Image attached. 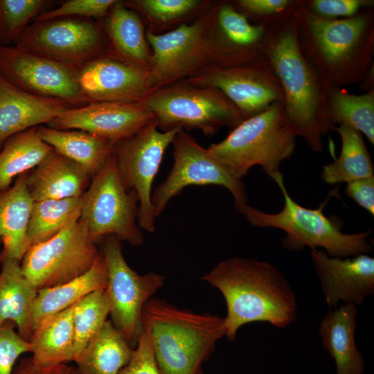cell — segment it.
Wrapping results in <instances>:
<instances>
[{
  "instance_id": "obj_1",
  "label": "cell",
  "mask_w": 374,
  "mask_h": 374,
  "mask_svg": "<svg viewBox=\"0 0 374 374\" xmlns=\"http://www.w3.org/2000/svg\"><path fill=\"white\" fill-rule=\"evenodd\" d=\"M202 278L224 299L225 336L231 341L247 323L265 322L283 329L297 319L296 294L286 277L269 262L232 257L218 262Z\"/></svg>"
},
{
  "instance_id": "obj_2",
  "label": "cell",
  "mask_w": 374,
  "mask_h": 374,
  "mask_svg": "<svg viewBox=\"0 0 374 374\" xmlns=\"http://www.w3.org/2000/svg\"><path fill=\"white\" fill-rule=\"evenodd\" d=\"M302 3L295 14L298 40L305 57L327 87L360 83L374 66V8L355 16L326 19Z\"/></svg>"
},
{
  "instance_id": "obj_3",
  "label": "cell",
  "mask_w": 374,
  "mask_h": 374,
  "mask_svg": "<svg viewBox=\"0 0 374 374\" xmlns=\"http://www.w3.org/2000/svg\"><path fill=\"white\" fill-rule=\"evenodd\" d=\"M265 58L281 85L285 118L296 136L314 152L323 148L322 136L335 131L327 108V88L300 48L294 17L274 30Z\"/></svg>"
},
{
  "instance_id": "obj_4",
  "label": "cell",
  "mask_w": 374,
  "mask_h": 374,
  "mask_svg": "<svg viewBox=\"0 0 374 374\" xmlns=\"http://www.w3.org/2000/svg\"><path fill=\"white\" fill-rule=\"evenodd\" d=\"M141 325L160 374H200L226 333L224 317L153 297L143 308Z\"/></svg>"
},
{
  "instance_id": "obj_5",
  "label": "cell",
  "mask_w": 374,
  "mask_h": 374,
  "mask_svg": "<svg viewBox=\"0 0 374 374\" xmlns=\"http://www.w3.org/2000/svg\"><path fill=\"white\" fill-rule=\"evenodd\" d=\"M284 197L283 208L278 213H267L248 206L242 215L253 226L272 227L286 233L282 245L290 251L321 248L329 256L346 258L368 254L372 250L368 238L372 229L357 233L342 232L344 223L338 217L326 216L323 208L330 196L317 208L299 204L287 192L283 176L274 181Z\"/></svg>"
},
{
  "instance_id": "obj_6",
  "label": "cell",
  "mask_w": 374,
  "mask_h": 374,
  "mask_svg": "<svg viewBox=\"0 0 374 374\" xmlns=\"http://www.w3.org/2000/svg\"><path fill=\"white\" fill-rule=\"evenodd\" d=\"M296 138L286 120L283 103L276 102L244 120L225 139L208 149L238 179H242L253 166H259L276 181L283 176L281 163L294 152Z\"/></svg>"
},
{
  "instance_id": "obj_7",
  "label": "cell",
  "mask_w": 374,
  "mask_h": 374,
  "mask_svg": "<svg viewBox=\"0 0 374 374\" xmlns=\"http://www.w3.org/2000/svg\"><path fill=\"white\" fill-rule=\"evenodd\" d=\"M152 48L150 71L155 89L190 77L208 66L247 64L217 36L213 8L191 24H181L170 32L146 33Z\"/></svg>"
},
{
  "instance_id": "obj_8",
  "label": "cell",
  "mask_w": 374,
  "mask_h": 374,
  "mask_svg": "<svg viewBox=\"0 0 374 374\" xmlns=\"http://www.w3.org/2000/svg\"><path fill=\"white\" fill-rule=\"evenodd\" d=\"M142 102L163 131L179 127L212 135L222 127L232 130L244 120L220 90L196 86L187 80L158 88Z\"/></svg>"
},
{
  "instance_id": "obj_9",
  "label": "cell",
  "mask_w": 374,
  "mask_h": 374,
  "mask_svg": "<svg viewBox=\"0 0 374 374\" xmlns=\"http://www.w3.org/2000/svg\"><path fill=\"white\" fill-rule=\"evenodd\" d=\"M81 199L80 219L94 242L112 235L132 246L143 244L144 235L136 223L138 198L124 186L113 152Z\"/></svg>"
},
{
  "instance_id": "obj_10",
  "label": "cell",
  "mask_w": 374,
  "mask_h": 374,
  "mask_svg": "<svg viewBox=\"0 0 374 374\" xmlns=\"http://www.w3.org/2000/svg\"><path fill=\"white\" fill-rule=\"evenodd\" d=\"M99 253L80 218L47 240L32 244L20 262L21 269L39 291L82 276L92 267Z\"/></svg>"
},
{
  "instance_id": "obj_11",
  "label": "cell",
  "mask_w": 374,
  "mask_h": 374,
  "mask_svg": "<svg viewBox=\"0 0 374 374\" xmlns=\"http://www.w3.org/2000/svg\"><path fill=\"white\" fill-rule=\"evenodd\" d=\"M13 45L76 68L110 53L100 20L72 17L34 20Z\"/></svg>"
},
{
  "instance_id": "obj_12",
  "label": "cell",
  "mask_w": 374,
  "mask_h": 374,
  "mask_svg": "<svg viewBox=\"0 0 374 374\" xmlns=\"http://www.w3.org/2000/svg\"><path fill=\"white\" fill-rule=\"evenodd\" d=\"M174 163L167 178L154 189V215H161L168 202L190 185L215 184L226 188L232 195L235 209L242 214L248 207L245 185L208 148L200 145L184 130L173 139Z\"/></svg>"
},
{
  "instance_id": "obj_13",
  "label": "cell",
  "mask_w": 374,
  "mask_h": 374,
  "mask_svg": "<svg viewBox=\"0 0 374 374\" xmlns=\"http://www.w3.org/2000/svg\"><path fill=\"white\" fill-rule=\"evenodd\" d=\"M100 249L107 271L105 288L110 301L111 321L134 348L141 334L143 308L164 285L165 277L154 271L141 275L126 262L121 241L105 237Z\"/></svg>"
},
{
  "instance_id": "obj_14",
  "label": "cell",
  "mask_w": 374,
  "mask_h": 374,
  "mask_svg": "<svg viewBox=\"0 0 374 374\" xmlns=\"http://www.w3.org/2000/svg\"><path fill=\"white\" fill-rule=\"evenodd\" d=\"M182 128L161 132L154 121L133 136L114 145V155L122 182L136 193L139 201L137 222L140 229L153 233L155 219L152 186L167 147Z\"/></svg>"
},
{
  "instance_id": "obj_15",
  "label": "cell",
  "mask_w": 374,
  "mask_h": 374,
  "mask_svg": "<svg viewBox=\"0 0 374 374\" xmlns=\"http://www.w3.org/2000/svg\"><path fill=\"white\" fill-rule=\"evenodd\" d=\"M78 71L79 68L16 46L0 45V75L28 93L60 99L72 107L86 105Z\"/></svg>"
},
{
  "instance_id": "obj_16",
  "label": "cell",
  "mask_w": 374,
  "mask_h": 374,
  "mask_svg": "<svg viewBox=\"0 0 374 374\" xmlns=\"http://www.w3.org/2000/svg\"><path fill=\"white\" fill-rule=\"evenodd\" d=\"M187 80L220 90L241 112L244 120L266 110L271 104L284 103L280 82L265 58L227 66H208Z\"/></svg>"
},
{
  "instance_id": "obj_17",
  "label": "cell",
  "mask_w": 374,
  "mask_h": 374,
  "mask_svg": "<svg viewBox=\"0 0 374 374\" xmlns=\"http://www.w3.org/2000/svg\"><path fill=\"white\" fill-rule=\"evenodd\" d=\"M78 82L88 104L142 102L155 90L149 69L126 62L111 53L79 68Z\"/></svg>"
},
{
  "instance_id": "obj_18",
  "label": "cell",
  "mask_w": 374,
  "mask_h": 374,
  "mask_svg": "<svg viewBox=\"0 0 374 374\" xmlns=\"http://www.w3.org/2000/svg\"><path fill=\"white\" fill-rule=\"evenodd\" d=\"M152 121V114L143 102H100L71 107L46 126L85 131L116 144L133 136Z\"/></svg>"
},
{
  "instance_id": "obj_19",
  "label": "cell",
  "mask_w": 374,
  "mask_h": 374,
  "mask_svg": "<svg viewBox=\"0 0 374 374\" xmlns=\"http://www.w3.org/2000/svg\"><path fill=\"white\" fill-rule=\"evenodd\" d=\"M310 258L330 310L339 303L361 305L374 294V258L368 254L338 258L312 249Z\"/></svg>"
},
{
  "instance_id": "obj_20",
  "label": "cell",
  "mask_w": 374,
  "mask_h": 374,
  "mask_svg": "<svg viewBox=\"0 0 374 374\" xmlns=\"http://www.w3.org/2000/svg\"><path fill=\"white\" fill-rule=\"evenodd\" d=\"M71 107L60 99L25 92L0 75V150L10 137L47 125Z\"/></svg>"
},
{
  "instance_id": "obj_21",
  "label": "cell",
  "mask_w": 374,
  "mask_h": 374,
  "mask_svg": "<svg viewBox=\"0 0 374 374\" xmlns=\"http://www.w3.org/2000/svg\"><path fill=\"white\" fill-rule=\"evenodd\" d=\"M91 180L87 170L53 149L26 173V185L35 202L80 197Z\"/></svg>"
},
{
  "instance_id": "obj_22",
  "label": "cell",
  "mask_w": 374,
  "mask_h": 374,
  "mask_svg": "<svg viewBox=\"0 0 374 374\" xmlns=\"http://www.w3.org/2000/svg\"><path fill=\"white\" fill-rule=\"evenodd\" d=\"M357 314V305L341 304L320 321L321 344L335 361L336 374H364L366 362L355 343Z\"/></svg>"
},
{
  "instance_id": "obj_23",
  "label": "cell",
  "mask_w": 374,
  "mask_h": 374,
  "mask_svg": "<svg viewBox=\"0 0 374 374\" xmlns=\"http://www.w3.org/2000/svg\"><path fill=\"white\" fill-rule=\"evenodd\" d=\"M27 172L0 191V244H3L0 260L11 258L21 262L30 246L27 232L35 201L27 188Z\"/></svg>"
},
{
  "instance_id": "obj_24",
  "label": "cell",
  "mask_w": 374,
  "mask_h": 374,
  "mask_svg": "<svg viewBox=\"0 0 374 374\" xmlns=\"http://www.w3.org/2000/svg\"><path fill=\"white\" fill-rule=\"evenodd\" d=\"M100 21L112 55L150 70L152 52L143 22L134 10L116 1Z\"/></svg>"
},
{
  "instance_id": "obj_25",
  "label": "cell",
  "mask_w": 374,
  "mask_h": 374,
  "mask_svg": "<svg viewBox=\"0 0 374 374\" xmlns=\"http://www.w3.org/2000/svg\"><path fill=\"white\" fill-rule=\"evenodd\" d=\"M0 262V326L14 323L18 334L29 341L31 309L38 291L24 275L19 261L4 258Z\"/></svg>"
},
{
  "instance_id": "obj_26",
  "label": "cell",
  "mask_w": 374,
  "mask_h": 374,
  "mask_svg": "<svg viewBox=\"0 0 374 374\" xmlns=\"http://www.w3.org/2000/svg\"><path fill=\"white\" fill-rule=\"evenodd\" d=\"M107 284V268L100 251L92 267L82 276L37 292L31 309L33 332L47 318L69 308L91 292L105 289Z\"/></svg>"
},
{
  "instance_id": "obj_27",
  "label": "cell",
  "mask_w": 374,
  "mask_h": 374,
  "mask_svg": "<svg viewBox=\"0 0 374 374\" xmlns=\"http://www.w3.org/2000/svg\"><path fill=\"white\" fill-rule=\"evenodd\" d=\"M37 132L44 142L83 167L91 179L103 169L115 145L80 130H56L42 125Z\"/></svg>"
},
{
  "instance_id": "obj_28",
  "label": "cell",
  "mask_w": 374,
  "mask_h": 374,
  "mask_svg": "<svg viewBox=\"0 0 374 374\" xmlns=\"http://www.w3.org/2000/svg\"><path fill=\"white\" fill-rule=\"evenodd\" d=\"M213 18L217 34L227 47L253 61L265 59L272 30L250 22L232 3L214 6Z\"/></svg>"
},
{
  "instance_id": "obj_29",
  "label": "cell",
  "mask_w": 374,
  "mask_h": 374,
  "mask_svg": "<svg viewBox=\"0 0 374 374\" xmlns=\"http://www.w3.org/2000/svg\"><path fill=\"white\" fill-rule=\"evenodd\" d=\"M73 308L47 318L33 330L28 341L35 366L46 368L74 361Z\"/></svg>"
},
{
  "instance_id": "obj_30",
  "label": "cell",
  "mask_w": 374,
  "mask_h": 374,
  "mask_svg": "<svg viewBox=\"0 0 374 374\" xmlns=\"http://www.w3.org/2000/svg\"><path fill=\"white\" fill-rule=\"evenodd\" d=\"M134 348L107 320L75 362L78 374H119L130 362Z\"/></svg>"
},
{
  "instance_id": "obj_31",
  "label": "cell",
  "mask_w": 374,
  "mask_h": 374,
  "mask_svg": "<svg viewBox=\"0 0 374 374\" xmlns=\"http://www.w3.org/2000/svg\"><path fill=\"white\" fill-rule=\"evenodd\" d=\"M335 131L341 140L339 157L322 168L321 179L328 184L374 176L373 163L362 134L346 125H338Z\"/></svg>"
},
{
  "instance_id": "obj_32",
  "label": "cell",
  "mask_w": 374,
  "mask_h": 374,
  "mask_svg": "<svg viewBox=\"0 0 374 374\" xmlns=\"http://www.w3.org/2000/svg\"><path fill=\"white\" fill-rule=\"evenodd\" d=\"M52 149L40 138L37 127L7 139L0 150V191L37 166Z\"/></svg>"
},
{
  "instance_id": "obj_33",
  "label": "cell",
  "mask_w": 374,
  "mask_h": 374,
  "mask_svg": "<svg viewBox=\"0 0 374 374\" xmlns=\"http://www.w3.org/2000/svg\"><path fill=\"white\" fill-rule=\"evenodd\" d=\"M327 108L331 122L346 125L364 134L374 143V89L360 95L344 87H328Z\"/></svg>"
},
{
  "instance_id": "obj_34",
  "label": "cell",
  "mask_w": 374,
  "mask_h": 374,
  "mask_svg": "<svg viewBox=\"0 0 374 374\" xmlns=\"http://www.w3.org/2000/svg\"><path fill=\"white\" fill-rule=\"evenodd\" d=\"M81 208V197L34 202L27 232L30 245L47 240L78 220Z\"/></svg>"
},
{
  "instance_id": "obj_35",
  "label": "cell",
  "mask_w": 374,
  "mask_h": 374,
  "mask_svg": "<svg viewBox=\"0 0 374 374\" xmlns=\"http://www.w3.org/2000/svg\"><path fill=\"white\" fill-rule=\"evenodd\" d=\"M110 308L105 289L93 291L73 305L74 362L106 322Z\"/></svg>"
},
{
  "instance_id": "obj_36",
  "label": "cell",
  "mask_w": 374,
  "mask_h": 374,
  "mask_svg": "<svg viewBox=\"0 0 374 374\" xmlns=\"http://www.w3.org/2000/svg\"><path fill=\"white\" fill-rule=\"evenodd\" d=\"M48 3L44 0H0V45L14 44L30 20L43 13Z\"/></svg>"
},
{
  "instance_id": "obj_37",
  "label": "cell",
  "mask_w": 374,
  "mask_h": 374,
  "mask_svg": "<svg viewBox=\"0 0 374 374\" xmlns=\"http://www.w3.org/2000/svg\"><path fill=\"white\" fill-rule=\"evenodd\" d=\"M303 0H238L232 3L251 23L276 30L292 20Z\"/></svg>"
},
{
  "instance_id": "obj_38",
  "label": "cell",
  "mask_w": 374,
  "mask_h": 374,
  "mask_svg": "<svg viewBox=\"0 0 374 374\" xmlns=\"http://www.w3.org/2000/svg\"><path fill=\"white\" fill-rule=\"evenodd\" d=\"M200 3L197 0H138L124 3L128 8L138 9L153 20L162 23L186 15Z\"/></svg>"
},
{
  "instance_id": "obj_39",
  "label": "cell",
  "mask_w": 374,
  "mask_h": 374,
  "mask_svg": "<svg viewBox=\"0 0 374 374\" xmlns=\"http://www.w3.org/2000/svg\"><path fill=\"white\" fill-rule=\"evenodd\" d=\"M114 0H68L59 7L44 11L34 20L72 17L100 20L107 14Z\"/></svg>"
},
{
  "instance_id": "obj_40",
  "label": "cell",
  "mask_w": 374,
  "mask_h": 374,
  "mask_svg": "<svg viewBox=\"0 0 374 374\" xmlns=\"http://www.w3.org/2000/svg\"><path fill=\"white\" fill-rule=\"evenodd\" d=\"M303 6L310 13L326 19L355 16L366 8L373 7V0H303Z\"/></svg>"
},
{
  "instance_id": "obj_41",
  "label": "cell",
  "mask_w": 374,
  "mask_h": 374,
  "mask_svg": "<svg viewBox=\"0 0 374 374\" xmlns=\"http://www.w3.org/2000/svg\"><path fill=\"white\" fill-rule=\"evenodd\" d=\"M30 353L28 341L22 338L11 323L0 326V374H12L19 357Z\"/></svg>"
},
{
  "instance_id": "obj_42",
  "label": "cell",
  "mask_w": 374,
  "mask_h": 374,
  "mask_svg": "<svg viewBox=\"0 0 374 374\" xmlns=\"http://www.w3.org/2000/svg\"><path fill=\"white\" fill-rule=\"evenodd\" d=\"M119 374H160L150 341L143 331L130 362Z\"/></svg>"
},
{
  "instance_id": "obj_43",
  "label": "cell",
  "mask_w": 374,
  "mask_h": 374,
  "mask_svg": "<svg viewBox=\"0 0 374 374\" xmlns=\"http://www.w3.org/2000/svg\"><path fill=\"white\" fill-rule=\"evenodd\" d=\"M345 193L359 206L374 215V176L348 183Z\"/></svg>"
},
{
  "instance_id": "obj_44",
  "label": "cell",
  "mask_w": 374,
  "mask_h": 374,
  "mask_svg": "<svg viewBox=\"0 0 374 374\" xmlns=\"http://www.w3.org/2000/svg\"><path fill=\"white\" fill-rule=\"evenodd\" d=\"M12 374H78L75 366L60 364L51 367L42 368L35 366L31 358L21 359L16 363Z\"/></svg>"
},
{
  "instance_id": "obj_45",
  "label": "cell",
  "mask_w": 374,
  "mask_h": 374,
  "mask_svg": "<svg viewBox=\"0 0 374 374\" xmlns=\"http://www.w3.org/2000/svg\"><path fill=\"white\" fill-rule=\"evenodd\" d=\"M373 66H373L369 69V71H368V73L366 75V76L364 77V78L359 83V88L363 91H366V92L374 89V69H373Z\"/></svg>"
},
{
  "instance_id": "obj_46",
  "label": "cell",
  "mask_w": 374,
  "mask_h": 374,
  "mask_svg": "<svg viewBox=\"0 0 374 374\" xmlns=\"http://www.w3.org/2000/svg\"><path fill=\"white\" fill-rule=\"evenodd\" d=\"M200 374H204L203 371Z\"/></svg>"
}]
</instances>
